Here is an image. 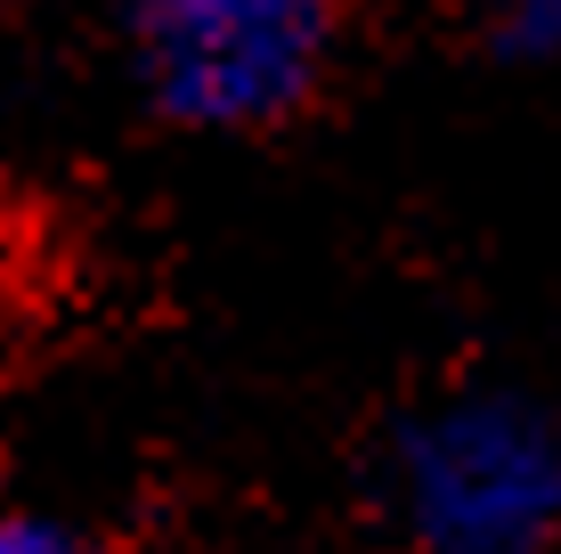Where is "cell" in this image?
Segmentation results:
<instances>
[{"label": "cell", "instance_id": "277c9868", "mask_svg": "<svg viewBox=\"0 0 561 554\" xmlns=\"http://www.w3.org/2000/svg\"><path fill=\"white\" fill-rule=\"evenodd\" d=\"M0 554H99L57 513H0Z\"/></svg>", "mask_w": 561, "mask_h": 554}, {"label": "cell", "instance_id": "3957f363", "mask_svg": "<svg viewBox=\"0 0 561 554\" xmlns=\"http://www.w3.org/2000/svg\"><path fill=\"white\" fill-rule=\"evenodd\" d=\"M472 33L505 66H553L561 57V0H472Z\"/></svg>", "mask_w": 561, "mask_h": 554}, {"label": "cell", "instance_id": "7a4b0ae2", "mask_svg": "<svg viewBox=\"0 0 561 554\" xmlns=\"http://www.w3.org/2000/svg\"><path fill=\"white\" fill-rule=\"evenodd\" d=\"M139 99L171 131L261 139L325 99L351 49V0H123Z\"/></svg>", "mask_w": 561, "mask_h": 554}, {"label": "cell", "instance_id": "5b68a950", "mask_svg": "<svg viewBox=\"0 0 561 554\" xmlns=\"http://www.w3.org/2000/svg\"><path fill=\"white\" fill-rule=\"evenodd\" d=\"M25 294H33V253H25V237H16V221L0 213V342L25 318Z\"/></svg>", "mask_w": 561, "mask_h": 554}, {"label": "cell", "instance_id": "6da1fadb", "mask_svg": "<svg viewBox=\"0 0 561 554\" xmlns=\"http://www.w3.org/2000/svg\"><path fill=\"white\" fill-rule=\"evenodd\" d=\"M375 506L408 554H561V399L456 384L375 449Z\"/></svg>", "mask_w": 561, "mask_h": 554}]
</instances>
